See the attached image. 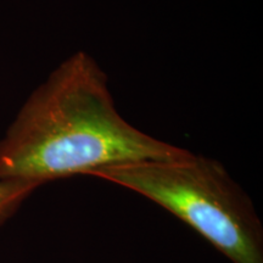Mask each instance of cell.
<instances>
[{
  "label": "cell",
  "instance_id": "1",
  "mask_svg": "<svg viewBox=\"0 0 263 263\" xmlns=\"http://www.w3.org/2000/svg\"><path fill=\"white\" fill-rule=\"evenodd\" d=\"M189 150L151 137L118 112L107 74L77 51L29 95L0 139V180L44 184Z\"/></svg>",
  "mask_w": 263,
  "mask_h": 263
},
{
  "label": "cell",
  "instance_id": "2",
  "mask_svg": "<svg viewBox=\"0 0 263 263\" xmlns=\"http://www.w3.org/2000/svg\"><path fill=\"white\" fill-rule=\"evenodd\" d=\"M146 197L193 228L233 263H263V226L248 193L215 159L117 164L91 174Z\"/></svg>",
  "mask_w": 263,
  "mask_h": 263
},
{
  "label": "cell",
  "instance_id": "3",
  "mask_svg": "<svg viewBox=\"0 0 263 263\" xmlns=\"http://www.w3.org/2000/svg\"><path fill=\"white\" fill-rule=\"evenodd\" d=\"M41 184L28 180H0V224L9 219Z\"/></svg>",
  "mask_w": 263,
  "mask_h": 263
}]
</instances>
